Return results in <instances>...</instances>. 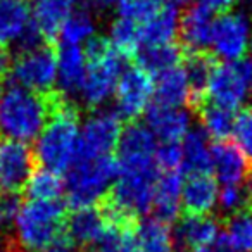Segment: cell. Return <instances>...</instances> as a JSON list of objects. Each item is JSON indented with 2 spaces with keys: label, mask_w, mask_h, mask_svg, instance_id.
I'll use <instances>...</instances> for the list:
<instances>
[{
  "label": "cell",
  "mask_w": 252,
  "mask_h": 252,
  "mask_svg": "<svg viewBox=\"0 0 252 252\" xmlns=\"http://www.w3.org/2000/svg\"><path fill=\"white\" fill-rule=\"evenodd\" d=\"M80 142V107L59 90L50 94V116L36 142V161L52 171L63 173L76 159Z\"/></svg>",
  "instance_id": "obj_1"
},
{
  "label": "cell",
  "mask_w": 252,
  "mask_h": 252,
  "mask_svg": "<svg viewBox=\"0 0 252 252\" xmlns=\"http://www.w3.org/2000/svg\"><path fill=\"white\" fill-rule=\"evenodd\" d=\"M50 94L12 85L0 97V135L25 144L38 138L50 116Z\"/></svg>",
  "instance_id": "obj_2"
},
{
  "label": "cell",
  "mask_w": 252,
  "mask_h": 252,
  "mask_svg": "<svg viewBox=\"0 0 252 252\" xmlns=\"http://www.w3.org/2000/svg\"><path fill=\"white\" fill-rule=\"evenodd\" d=\"M67 207L61 200H28L16 220L12 244L21 252H42L64 233Z\"/></svg>",
  "instance_id": "obj_3"
},
{
  "label": "cell",
  "mask_w": 252,
  "mask_h": 252,
  "mask_svg": "<svg viewBox=\"0 0 252 252\" xmlns=\"http://www.w3.org/2000/svg\"><path fill=\"white\" fill-rule=\"evenodd\" d=\"M118 162L112 156L74 159L71 168L67 169V178L64 183L67 193L66 207L74 211L95 206L109 192L112 180L118 178Z\"/></svg>",
  "instance_id": "obj_4"
},
{
  "label": "cell",
  "mask_w": 252,
  "mask_h": 252,
  "mask_svg": "<svg viewBox=\"0 0 252 252\" xmlns=\"http://www.w3.org/2000/svg\"><path fill=\"white\" fill-rule=\"evenodd\" d=\"M11 80L16 87L35 94H49L57 81V45L43 43L12 59Z\"/></svg>",
  "instance_id": "obj_5"
},
{
  "label": "cell",
  "mask_w": 252,
  "mask_h": 252,
  "mask_svg": "<svg viewBox=\"0 0 252 252\" xmlns=\"http://www.w3.org/2000/svg\"><path fill=\"white\" fill-rule=\"evenodd\" d=\"M156 137L147 126L128 123L116 147L119 175H159L156 166Z\"/></svg>",
  "instance_id": "obj_6"
},
{
  "label": "cell",
  "mask_w": 252,
  "mask_h": 252,
  "mask_svg": "<svg viewBox=\"0 0 252 252\" xmlns=\"http://www.w3.org/2000/svg\"><path fill=\"white\" fill-rule=\"evenodd\" d=\"M252 94V63L247 59L221 61L213 67L207 98L226 109H238Z\"/></svg>",
  "instance_id": "obj_7"
},
{
  "label": "cell",
  "mask_w": 252,
  "mask_h": 252,
  "mask_svg": "<svg viewBox=\"0 0 252 252\" xmlns=\"http://www.w3.org/2000/svg\"><path fill=\"white\" fill-rule=\"evenodd\" d=\"M116 95V116L121 123H135L145 109L149 107L154 95V81L149 73H145L137 64L126 67L118 78L114 88Z\"/></svg>",
  "instance_id": "obj_8"
},
{
  "label": "cell",
  "mask_w": 252,
  "mask_h": 252,
  "mask_svg": "<svg viewBox=\"0 0 252 252\" xmlns=\"http://www.w3.org/2000/svg\"><path fill=\"white\" fill-rule=\"evenodd\" d=\"M121 119L116 112L94 111L87 118L78 142L76 159H94L111 156L121 137Z\"/></svg>",
  "instance_id": "obj_9"
},
{
  "label": "cell",
  "mask_w": 252,
  "mask_h": 252,
  "mask_svg": "<svg viewBox=\"0 0 252 252\" xmlns=\"http://www.w3.org/2000/svg\"><path fill=\"white\" fill-rule=\"evenodd\" d=\"M36 168H38V161L28 144L0 135V190L2 192L21 193Z\"/></svg>",
  "instance_id": "obj_10"
},
{
  "label": "cell",
  "mask_w": 252,
  "mask_h": 252,
  "mask_svg": "<svg viewBox=\"0 0 252 252\" xmlns=\"http://www.w3.org/2000/svg\"><path fill=\"white\" fill-rule=\"evenodd\" d=\"M252 32V19L244 12H228L214 21L211 45L214 56L221 61H240L244 59L249 49V40Z\"/></svg>",
  "instance_id": "obj_11"
},
{
  "label": "cell",
  "mask_w": 252,
  "mask_h": 252,
  "mask_svg": "<svg viewBox=\"0 0 252 252\" xmlns=\"http://www.w3.org/2000/svg\"><path fill=\"white\" fill-rule=\"evenodd\" d=\"M121 74V57L116 50L98 61L87 63L80 95L88 109H97L114 94L116 83Z\"/></svg>",
  "instance_id": "obj_12"
},
{
  "label": "cell",
  "mask_w": 252,
  "mask_h": 252,
  "mask_svg": "<svg viewBox=\"0 0 252 252\" xmlns=\"http://www.w3.org/2000/svg\"><path fill=\"white\" fill-rule=\"evenodd\" d=\"M211 169L224 187L252 182V161L228 140L211 145Z\"/></svg>",
  "instance_id": "obj_13"
},
{
  "label": "cell",
  "mask_w": 252,
  "mask_h": 252,
  "mask_svg": "<svg viewBox=\"0 0 252 252\" xmlns=\"http://www.w3.org/2000/svg\"><path fill=\"white\" fill-rule=\"evenodd\" d=\"M173 245L175 252H193L204 247L220 235V221L209 216H195V214H183L176 220Z\"/></svg>",
  "instance_id": "obj_14"
},
{
  "label": "cell",
  "mask_w": 252,
  "mask_h": 252,
  "mask_svg": "<svg viewBox=\"0 0 252 252\" xmlns=\"http://www.w3.org/2000/svg\"><path fill=\"white\" fill-rule=\"evenodd\" d=\"M145 123L162 144H180L190 128V118L185 111L159 104H151L145 109Z\"/></svg>",
  "instance_id": "obj_15"
},
{
  "label": "cell",
  "mask_w": 252,
  "mask_h": 252,
  "mask_svg": "<svg viewBox=\"0 0 252 252\" xmlns=\"http://www.w3.org/2000/svg\"><path fill=\"white\" fill-rule=\"evenodd\" d=\"M218 63L216 56L207 50L199 52H185L183 57V71H185L187 87H189V100L187 105L193 111L200 107L207 98L209 80L214 64Z\"/></svg>",
  "instance_id": "obj_16"
},
{
  "label": "cell",
  "mask_w": 252,
  "mask_h": 252,
  "mask_svg": "<svg viewBox=\"0 0 252 252\" xmlns=\"http://www.w3.org/2000/svg\"><path fill=\"white\" fill-rule=\"evenodd\" d=\"M182 189H183V171H159L154 183V207L156 220L169 224L175 223L180 216L182 206Z\"/></svg>",
  "instance_id": "obj_17"
},
{
  "label": "cell",
  "mask_w": 252,
  "mask_h": 252,
  "mask_svg": "<svg viewBox=\"0 0 252 252\" xmlns=\"http://www.w3.org/2000/svg\"><path fill=\"white\" fill-rule=\"evenodd\" d=\"M213 12H209L200 4L189 7L180 18L178 33L182 38L180 45L185 49V52L207 50L213 38Z\"/></svg>",
  "instance_id": "obj_18"
},
{
  "label": "cell",
  "mask_w": 252,
  "mask_h": 252,
  "mask_svg": "<svg viewBox=\"0 0 252 252\" xmlns=\"http://www.w3.org/2000/svg\"><path fill=\"white\" fill-rule=\"evenodd\" d=\"M105 226H107V223H105L98 207L90 206L74 209L67 214L64 233L73 242L74 247L78 245V247L88 249L97 244L98 238L104 233Z\"/></svg>",
  "instance_id": "obj_19"
},
{
  "label": "cell",
  "mask_w": 252,
  "mask_h": 252,
  "mask_svg": "<svg viewBox=\"0 0 252 252\" xmlns=\"http://www.w3.org/2000/svg\"><path fill=\"white\" fill-rule=\"evenodd\" d=\"M218 195V183L209 173L189 175V178L183 180L182 189V206L185 211L183 214L206 216L214 209Z\"/></svg>",
  "instance_id": "obj_20"
},
{
  "label": "cell",
  "mask_w": 252,
  "mask_h": 252,
  "mask_svg": "<svg viewBox=\"0 0 252 252\" xmlns=\"http://www.w3.org/2000/svg\"><path fill=\"white\" fill-rule=\"evenodd\" d=\"M87 61L80 47L61 45L57 47V80L64 95H74L80 92L83 83Z\"/></svg>",
  "instance_id": "obj_21"
},
{
  "label": "cell",
  "mask_w": 252,
  "mask_h": 252,
  "mask_svg": "<svg viewBox=\"0 0 252 252\" xmlns=\"http://www.w3.org/2000/svg\"><path fill=\"white\" fill-rule=\"evenodd\" d=\"M180 14L178 9L171 4H166L156 16L140 26V42L145 47L166 45L173 43L178 35Z\"/></svg>",
  "instance_id": "obj_22"
},
{
  "label": "cell",
  "mask_w": 252,
  "mask_h": 252,
  "mask_svg": "<svg viewBox=\"0 0 252 252\" xmlns=\"http://www.w3.org/2000/svg\"><path fill=\"white\" fill-rule=\"evenodd\" d=\"M71 14V2L67 0H36L33 23L40 30L47 43L57 45L61 26Z\"/></svg>",
  "instance_id": "obj_23"
},
{
  "label": "cell",
  "mask_w": 252,
  "mask_h": 252,
  "mask_svg": "<svg viewBox=\"0 0 252 252\" xmlns=\"http://www.w3.org/2000/svg\"><path fill=\"white\" fill-rule=\"evenodd\" d=\"M183 57H185V49L180 43L173 42L166 45L140 49L135 57V64L151 76H158L164 71L178 67L183 63Z\"/></svg>",
  "instance_id": "obj_24"
},
{
  "label": "cell",
  "mask_w": 252,
  "mask_h": 252,
  "mask_svg": "<svg viewBox=\"0 0 252 252\" xmlns=\"http://www.w3.org/2000/svg\"><path fill=\"white\" fill-rule=\"evenodd\" d=\"M131 252H175L169 224L156 218L138 221L133 233Z\"/></svg>",
  "instance_id": "obj_25"
},
{
  "label": "cell",
  "mask_w": 252,
  "mask_h": 252,
  "mask_svg": "<svg viewBox=\"0 0 252 252\" xmlns=\"http://www.w3.org/2000/svg\"><path fill=\"white\" fill-rule=\"evenodd\" d=\"M182 171L200 175L211 171V145L202 130H189L182 140Z\"/></svg>",
  "instance_id": "obj_26"
},
{
  "label": "cell",
  "mask_w": 252,
  "mask_h": 252,
  "mask_svg": "<svg viewBox=\"0 0 252 252\" xmlns=\"http://www.w3.org/2000/svg\"><path fill=\"white\" fill-rule=\"evenodd\" d=\"M30 21V0H0V43L7 45L16 42Z\"/></svg>",
  "instance_id": "obj_27"
},
{
  "label": "cell",
  "mask_w": 252,
  "mask_h": 252,
  "mask_svg": "<svg viewBox=\"0 0 252 252\" xmlns=\"http://www.w3.org/2000/svg\"><path fill=\"white\" fill-rule=\"evenodd\" d=\"M154 104L166 107H180L189 100L185 71L182 66L168 69L156 76L154 83Z\"/></svg>",
  "instance_id": "obj_28"
},
{
  "label": "cell",
  "mask_w": 252,
  "mask_h": 252,
  "mask_svg": "<svg viewBox=\"0 0 252 252\" xmlns=\"http://www.w3.org/2000/svg\"><path fill=\"white\" fill-rule=\"evenodd\" d=\"M197 116L202 125V131L207 137L214 138V142H224L233 133L235 111L218 105L211 100H206L199 109Z\"/></svg>",
  "instance_id": "obj_29"
},
{
  "label": "cell",
  "mask_w": 252,
  "mask_h": 252,
  "mask_svg": "<svg viewBox=\"0 0 252 252\" xmlns=\"http://www.w3.org/2000/svg\"><path fill=\"white\" fill-rule=\"evenodd\" d=\"M64 187L66 185H64L61 173L38 166L26 183L25 192L30 200H59L61 193L64 192Z\"/></svg>",
  "instance_id": "obj_30"
},
{
  "label": "cell",
  "mask_w": 252,
  "mask_h": 252,
  "mask_svg": "<svg viewBox=\"0 0 252 252\" xmlns=\"http://www.w3.org/2000/svg\"><path fill=\"white\" fill-rule=\"evenodd\" d=\"M111 42L112 49L123 59H135L138 50L142 49L140 42V26L130 19L118 18L111 25Z\"/></svg>",
  "instance_id": "obj_31"
},
{
  "label": "cell",
  "mask_w": 252,
  "mask_h": 252,
  "mask_svg": "<svg viewBox=\"0 0 252 252\" xmlns=\"http://www.w3.org/2000/svg\"><path fill=\"white\" fill-rule=\"evenodd\" d=\"M223 233L235 252H252V207L224 218Z\"/></svg>",
  "instance_id": "obj_32"
},
{
  "label": "cell",
  "mask_w": 252,
  "mask_h": 252,
  "mask_svg": "<svg viewBox=\"0 0 252 252\" xmlns=\"http://www.w3.org/2000/svg\"><path fill=\"white\" fill-rule=\"evenodd\" d=\"M95 32V23L94 18L88 11L80 9V11H71V14L67 16V19L64 21V25L61 26L59 38L63 42V45H71L78 47L81 42L92 38Z\"/></svg>",
  "instance_id": "obj_33"
},
{
  "label": "cell",
  "mask_w": 252,
  "mask_h": 252,
  "mask_svg": "<svg viewBox=\"0 0 252 252\" xmlns=\"http://www.w3.org/2000/svg\"><path fill=\"white\" fill-rule=\"evenodd\" d=\"M221 213L226 216L252 207V182L240 185H226L218 195Z\"/></svg>",
  "instance_id": "obj_34"
},
{
  "label": "cell",
  "mask_w": 252,
  "mask_h": 252,
  "mask_svg": "<svg viewBox=\"0 0 252 252\" xmlns=\"http://www.w3.org/2000/svg\"><path fill=\"white\" fill-rule=\"evenodd\" d=\"M164 5V0H119L118 12L123 19L142 25L158 14Z\"/></svg>",
  "instance_id": "obj_35"
},
{
  "label": "cell",
  "mask_w": 252,
  "mask_h": 252,
  "mask_svg": "<svg viewBox=\"0 0 252 252\" xmlns=\"http://www.w3.org/2000/svg\"><path fill=\"white\" fill-rule=\"evenodd\" d=\"M133 233L135 228L105 226L102 237L95 244L98 247L97 252H131Z\"/></svg>",
  "instance_id": "obj_36"
},
{
  "label": "cell",
  "mask_w": 252,
  "mask_h": 252,
  "mask_svg": "<svg viewBox=\"0 0 252 252\" xmlns=\"http://www.w3.org/2000/svg\"><path fill=\"white\" fill-rule=\"evenodd\" d=\"M235 145L244 152V156L252 161V105L244 107L235 116L233 125Z\"/></svg>",
  "instance_id": "obj_37"
},
{
  "label": "cell",
  "mask_w": 252,
  "mask_h": 252,
  "mask_svg": "<svg viewBox=\"0 0 252 252\" xmlns=\"http://www.w3.org/2000/svg\"><path fill=\"white\" fill-rule=\"evenodd\" d=\"M21 207H23L21 193H12V192L0 193V230L9 231L14 226Z\"/></svg>",
  "instance_id": "obj_38"
},
{
  "label": "cell",
  "mask_w": 252,
  "mask_h": 252,
  "mask_svg": "<svg viewBox=\"0 0 252 252\" xmlns=\"http://www.w3.org/2000/svg\"><path fill=\"white\" fill-rule=\"evenodd\" d=\"M154 159L159 171L182 169V147L180 144H162L156 149Z\"/></svg>",
  "instance_id": "obj_39"
},
{
  "label": "cell",
  "mask_w": 252,
  "mask_h": 252,
  "mask_svg": "<svg viewBox=\"0 0 252 252\" xmlns=\"http://www.w3.org/2000/svg\"><path fill=\"white\" fill-rule=\"evenodd\" d=\"M238 0H200L199 4L213 14H228L237 5Z\"/></svg>",
  "instance_id": "obj_40"
},
{
  "label": "cell",
  "mask_w": 252,
  "mask_h": 252,
  "mask_svg": "<svg viewBox=\"0 0 252 252\" xmlns=\"http://www.w3.org/2000/svg\"><path fill=\"white\" fill-rule=\"evenodd\" d=\"M193 252H235V249L231 247V244L228 242L226 235H224L223 231H220V235H218L213 242H209L207 245H204V247L197 249V251H193Z\"/></svg>",
  "instance_id": "obj_41"
},
{
  "label": "cell",
  "mask_w": 252,
  "mask_h": 252,
  "mask_svg": "<svg viewBox=\"0 0 252 252\" xmlns=\"http://www.w3.org/2000/svg\"><path fill=\"white\" fill-rule=\"evenodd\" d=\"M12 66V56L11 50L7 49V45L0 43V80H4L9 73H11Z\"/></svg>",
  "instance_id": "obj_42"
},
{
  "label": "cell",
  "mask_w": 252,
  "mask_h": 252,
  "mask_svg": "<svg viewBox=\"0 0 252 252\" xmlns=\"http://www.w3.org/2000/svg\"><path fill=\"white\" fill-rule=\"evenodd\" d=\"M88 5L97 12H109L112 9H118L119 0H88Z\"/></svg>",
  "instance_id": "obj_43"
},
{
  "label": "cell",
  "mask_w": 252,
  "mask_h": 252,
  "mask_svg": "<svg viewBox=\"0 0 252 252\" xmlns=\"http://www.w3.org/2000/svg\"><path fill=\"white\" fill-rule=\"evenodd\" d=\"M190 2H192V0H169V4L171 5H187V4H190Z\"/></svg>",
  "instance_id": "obj_44"
},
{
  "label": "cell",
  "mask_w": 252,
  "mask_h": 252,
  "mask_svg": "<svg viewBox=\"0 0 252 252\" xmlns=\"http://www.w3.org/2000/svg\"><path fill=\"white\" fill-rule=\"evenodd\" d=\"M67 2H71V4H76V2H85V0H67Z\"/></svg>",
  "instance_id": "obj_45"
},
{
  "label": "cell",
  "mask_w": 252,
  "mask_h": 252,
  "mask_svg": "<svg viewBox=\"0 0 252 252\" xmlns=\"http://www.w3.org/2000/svg\"><path fill=\"white\" fill-rule=\"evenodd\" d=\"M249 47H251V63H252V43H251Z\"/></svg>",
  "instance_id": "obj_46"
},
{
  "label": "cell",
  "mask_w": 252,
  "mask_h": 252,
  "mask_svg": "<svg viewBox=\"0 0 252 252\" xmlns=\"http://www.w3.org/2000/svg\"><path fill=\"white\" fill-rule=\"evenodd\" d=\"M0 97H2V88H0Z\"/></svg>",
  "instance_id": "obj_47"
},
{
  "label": "cell",
  "mask_w": 252,
  "mask_h": 252,
  "mask_svg": "<svg viewBox=\"0 0 252 252\" xmlns=\"http://www.w3.org/2000/svg\"><path fill=\"white\" fill-rule=\"evenodd\" d=\"M85 252H92V251H85Z\"/></svg>",
  "instance_id": "obj_48"
}]
</instances>
